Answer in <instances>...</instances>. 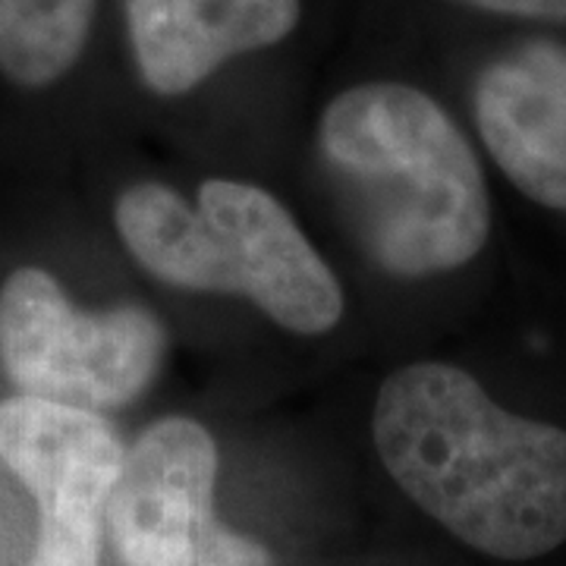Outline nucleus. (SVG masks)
Returning a JSON list of instances; mask_svg holds the SVG:
<instances>
[{"mask_svg":"<svg viewBox=\"0 0 566 566\" xmlns=\"http://www.w3.org/2000/svg\"><path fill=\"white\" fill-rule=\"evenodd\" d=\"M196 205L218 227L237 271V296L293 334H327L344 318V290L300 223L262 186L205 180Z\"/></svg>","mask_w":566,"mask_h":566,"instance_id":"obj_6","label":"nucleus"},{"mask_svg":"<svg viewBox=\"0 0 566 566\" xmlns=\"http://www.w3.org/2000/svg\"><path fill=\"white\" fill-rule=\"evenodd\" d=\"M475 126L506 180L566 214L564 41H523L488 61L475 80Z\"/></svg>","mask_w":566,"mask_h":566,"instance_id":"obj_8","label":"nucleus"},{"mask_svg":"<svg viewBox=\"0 0 566 566\" xmlns=\"http://www.w3.org/2000/svg\"><path fill=\"white\" fill-rule=\"evenodd\" d=\"M123 453L117 431L98 409L29 394L0 403V460L39 504L29 566H98Z\"/></svg>","mask_w":566,"mask_h":566,"instance_id":"obj_4","label":"nucleus"},{"mask_svg":"<svg viewBox=\"0 0 566 566\" xmlns=\"http://www.w3.org/2000/svg\"><path fill=\"white\" fill-rule=\"evenodd\" d=\"M371 434L400 491L463 545L535 560L566 542V431L513 416L463 368L394 371Z\"/></svg>","mask_w":566,"mask_h":566,"instance_id":"obj_1","label":"nucleus"},{"mask_svg":"<svg viewBox=\"0 0 566 566\" xmlns=\"http://www.w3.org/2000/svg\"><path fill=\"white\" fill-rule=\"evenodd\" d=\"M129 255L167 286L189 293H237V271L218 227L164 182H133L114 205Z\"/></svg>","mask_w":566,"mask_h":566,"instance_id":"obj_9","label":"nucleus"},{"mask_svg":"<svg viewBox=\"0 0 566 566\" xmlns=\"http://www.w3.org/2000/svg\"><path fill=\"white\" fill-rule=\"evenodd\" d=\"M142 85L180 98L227 63L277 51L303 32L308 0H117Z\"/></svg>","mask_w":566,"mask_h":566,"instance_id":"obj_7","label":"nucleus"},{"mask_svg":"<svg viewBox=\"0 0 566 566\" xmlns=\"http://www.w3.org/2000/svg\"><path fill=\"white\" fill-rule=\"evenodd\" d=\"M167 331L145 305L82 312L41 268L13 271L0 290V365L20 394L114 409L155 381Z\"/></svg>","mask_w":566,"mask_h":566,"instance_id":"obj_3","label":"nucleus"},{"mask_svg":"<svg viewBox=\"0 0 566 566\" xmlns=\"http://www.w3.org/2000/svg\"><path fill=\"white\" fill-rule=\"evenodd\" d=\"M218 444L186 416L148 424L123 453L104 523L123 566H186L214 520Z\"/></svg>","mask_w":566,"mask_h":566,"instance_id":"obj_5","label":"nucleus"},{"mask_svg":"<svg viewBox=\"0 0 566 566\" xmlns=\"http://www.w3.org/2000/svg\"><path fill=\"white\" fill-rule=\"evenodd\" d=\"M186 566H274V557L255 538L218 523Z\"/></svg>","mask_w":566,"mask_h":566,"instance_id":"obj_11","label":"nucleus"},{"mask_svg":"<svg viewBox=\"0 0 566 566\" xmlns=\"http://www.w3.org/2000/svg\"><path fill=\"white\" fill-rule=\"evenodd\" d=\"M102 0H0V76L22 88L66 80L85 57Z\"/></svg>","mask_w":566,"mask_h":566,"instance_id":"obj_10","label":"nucleus"},{"mask_svg":"<svg viewBox=\"0 0 566 566\" xmlns=\"http://www.w3.org/2000/svg\"><path fill=\"white\" fill-rule=\"evenodd\" d=\"M469 13L506 17V20L566 22V0H444Z\"/></svg>","mask_w":566,"mask_h":566,"instance_id":"obj_12","label":"nucleus"},{"mask_svg":"<svg viewBox=\"0 0 566 566\" xmlns=\"http://www.w3.org/2000/svg\"><path fill=\"white\" fill-rule=\"evenodd\" d=\"M318 155L368 259L397 277H434L488 243L491 199L463 129L428 92L359 82L324 107Z\"/></svg>","mask_w":566,"mask_h":566,"instance_id":"obj_2","label":"nucleus"}]
</instances>
